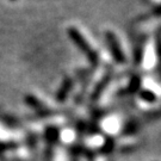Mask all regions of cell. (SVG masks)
<instances>
[{"mask_svg":"<svg viewBox=\"0 0 161 161\" xmlns=\"http://www.w3.org/2000/svg\"><path fill=\"white\" fill-rule=\"evenodd\" d=\"M140 96H141V98H142V99L147 100V102H154V100L156 99L155 94H154L153 92H150V91H147V90L141 91Z\"/></svg>","mask_w":161,"mask_h":161,"instance_id":"obj_5","label":"cell"},{"mask_svg":"<svg viewBox=\"0 0 161 161\" xmlns=\"http://www.w3.org/2000/svg\"><path fill=\"white\" fill-rule=\"evenodd\" d=\"M68 36L69 38L72 40V42L78 47V49L86 55L90 64H92L93 67H96L98 62H99V55H98V53L96 50H93L91 48L90 43L87 42V40L82 36L80 31L76 28H74V26H70L68 29Z\"/></svg>","mask_w":161,"mask_h":161,"instance_id":"obj_1","label":"cell"},{"mask_svg":"<svg viewBox=\"0 0 161 161\" xmlns=\"http://www.w3.org/2000/svg\"><path fill=\"white\" fill-rule=\"evenodd\" d=\"M155 13L158 14V16H161V7H158V8H156Z\"/></svg>","mask_w":161,"mask_h":161,"instance_id":"obj_7","label":"cell"},{"mask_svg":"<svg viewBox=\"0 0 161 161\" xmlns=\"http://www.w3.org/2000/svg\"><path fill=\"white\" fill-rule=\"evenodd\" d=\"M11 1H16V0H11Z\"/></svg>","mask_w":161,"mask_h":161,"instance_id":"obj_8","label":"cell"},{"mask_svg":"<svg viewBox=\"0 0 161 161\" xmlns=\"http://www.w3.org/2000/svg\"><path fill=\"white\" fill-rule=\"evenodd\" d=\"M72 85H73V81H72L70 78H66L64 80L62 85H61V88L58 90V99L60 102H62V100L66 99L67 94H68V92L70 91V88H72Z\"/></svg>","mask_w":161,"mask_h":161,"instance_id":"obj_4","label":"cell"},{"mask_svg":"<svg viewBox=\"0 0 161 161\" xmlns=\"http://www.w3.org/2000/svg\"><path fill=\"white\" fill-rule=\"evenodd\" d=\"M110 79H111V74H110V73H108V74L104 75L103 79L98 82L97 87L94 88V91H93V93H92V99H93V100H97L98 98H99V96L103 93V91L105 90V87L108 86V84H109Z\"/></svg>","mask_w":161,"mask_h":161,"instance_id":"obj_3","label":"cell"},{"mask_svg":"<svg viewBox=\"0 0 161 161\" xmlns=\"http://www.w3.org/2000/svg\"><path fill=\"white\" fill-rule=\"evenodd\" d=\"M105 40H106V44L109 47V50L112 55V58L117 64H125L127 62V58L124 55V53L122 50V47L119 42L117 40L116 35L112 31H106L105 32Z\"/></svg>","mask_w":161,"mask_h":161,"instance_id":"obj_2","label":"cell"},{"mask_svg":"<svg viewBox=\"0 0 161 161\" xmlns=\"http://www.w3.org/2000/svg\"><path fill=\"white\" fill-rule=\"evenodd\" d=\"M142 58H143V47H137L135 50V62L136 64H141L142 62Z\"/></svg>","mask_w":161,"mask_h":161,"instance_id":"obj_6","label":"cell"}]
</instances>
